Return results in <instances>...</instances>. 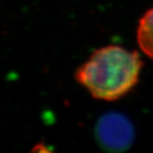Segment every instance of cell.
<instances>
[{"label": "cell", "mask_w": 153, "mask_h": 153, "mask_svg": "<svg viewBox=\"0 0 153 153\" xmlns=\"http://www.w3.org/2000/svg\"><path fill=\"white\" fill-rule=\"evenodd\" d=\"M143 61L137 51L119 45L97 49L76 68L75 79L97 100L114 102L137 85Z\"/></svg>", "instance_id": "6da1fadb"}, {"label": "cell", "mask_w": 153, "mask_h": 153, "mask_svg": "<svg viewBox=\"0 0 153 153\" xmlns=\"http://www.w3.org/2000/svg\"><path fill=\"white\" fill-rule=\"evenodd\" d=\"M94 137L107 152L118 153L127 150L135 140V127L124 114L111 112L102 114L95 125Z\"/></svg>", "instance_id": "7a4b0ae2"}, {"label": "cell", "mask_w": 153, "mask_h": 153, "mask_svg": "<svg viewBox=\"0 0 153 153\" xmlns=\"http://www.w3.org/2000/svg\"><path fill=\"white\" fill-rule=\"evenodd\" d=\"M137 41L140 50L153 59V7L147 10L139 19Z\"/></svg>", "instance_id": "3957f363"}]
</instances>
